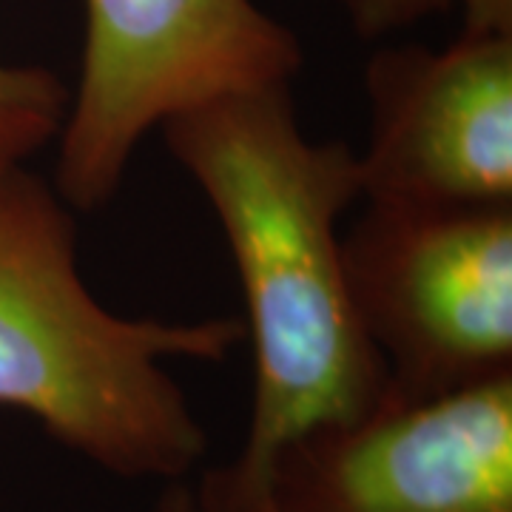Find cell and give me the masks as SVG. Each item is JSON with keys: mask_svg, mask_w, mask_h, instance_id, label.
<instances>
[{"mask_svg": "<svg viewBox=\"0 0 512 512\" xmlns=\"http://www.w3.org/2000/svg\"><path fill=\"white\" fill-rule=\"evenodd\" d=\"M160 131L220 222L254 350L242 447L202 476L194 498L200 512H259L293 441L362 416L390 390L342 259L339 222L359 200L356 151L308 137L291 86L222 97Z\"/></svg>", "mask_w": 512, "mask_h": 512, "instance_id": "1", "label": "cell"}, {"mask_svg": "<svg viewBox=\"0 0 512 512\" xmlns=\"http://www.w3.org/2000/svg\"><path fill=\"white\" fill-rule=\"evenodd\" d=\"M242 339L239 319L109 311L80 276L72 208L26 165L0 177V407L111 476L174 484L208 433L165 362H220Z\"/></svg>", "mask_w": 512, "mask_h": 512, "instance_id": "2", "label": "cell"}, {"mask_svg": "<svg viewBox=\"0 0 512 512\" xmlns=\"http://www.w3.org/2000/svg\"><path fill=\"white\" fill-rule=\"evenodd\" d=\"M302 43L256 0H86L77 89L57 134V194L117 197L154 128L234 94L293 86Z\"/></svg>", "mask_w": 512, "mask_h": 512, "instance_id": "3", "label": "cell"}, {"mask_svg": "<svg viewBox=\"0 0 512 512\" xmlns=\"http://www.w3.org/2000/svg\"><path fill=\"white\" fill-rule=\"evenodd\" d=\"M350 299L402 399L512 373V205L365 202L342 234Z\"/></svg>", "mask_w": 512, "mask_h": 512, "instance_id": "4", "label": "cell"}, {"mask_svg": "<svg viewBox=\"0 0 512 512\" xmlns=\"http://www.w3.org/2000/svg\"><path fill=\"white\" fill-rule=\"evenodd\" d=\"M259 512H512V373L302 436Z\"/></svg>", "mask_w": 512, "mask_h": 512, "instance_id": "5", "label": "cell"}, {"mask_svg": "<svg viewBox=\"0 0 512 512\" xmlns=\"http://www.w3.org/2000/svg\"><path fill=\"white\" fill-rule=\"evenodd\" d=\"M359 200L413 208L512 205V32L441 49L387 46L367 60Z\"/></svg>", "mask_w": 512, "mask_h": 512, "instance_id": "6", "label": "cell"}, {"mask_svg": "<svg viewBox=\"0 0 512 512\" xmlns=\"http://www.w3.org/2000/svg\"><path fill=\"white\" fill-rule=\"evenodd\" d=\"M66 103L69 92L55 72L0 60V177L57 140Z\"/></svg>", "mask_w": 512, "mask_h": 512, "instance_id": "7", "label": "cell"}, {"mask_svg": "<svg viewBox=\"0 0 512 512\" xmlns=\"http://www.w3.org/2000/svg\"><path fill=\"white\" fill-rule=\"evenodd\" d=\"M353 32L365 40L402 32L444 12H461V29L512 32V0H339Z\"/></svg>", "mask_w": 512, "mask_h": 512, "instance_id": "8", "label": "cell"}, {"mask_svg": "<svg viewBox=\"0 0 512 512\" xmlns=\"http://www.w3.org/2000/svg\"><path fill=\"white\" fill-rule=\"evenodd\" d=\"M154 512H200V507H197L194 490H188L180 481H174V484L165 487L163 498L157 501Z\"/></svg>", "mask_w": 512, "mask_h": 512, "instance_id": "9", "label": "cell"}]
</instances>
